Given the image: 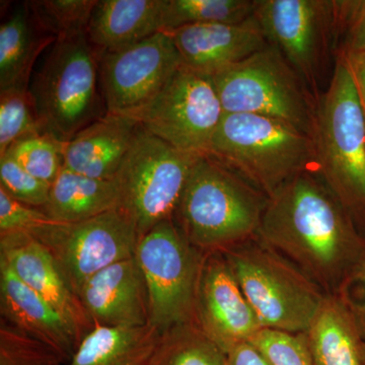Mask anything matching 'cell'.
Wrapping results in <instances>:
<instances>
[{
    "instance_id": "cell-1",
    "label": "cell",
    "mask_w": 365,
    "mask_h": 365,
    "mask_svg": "<svg viewBox=\"0 0 365 365\" xmlns=\"http://www.w3.org/2000/svg\"><path fill=\"white\" fill-rule=\"evenodd\" d=\"M258 237L326 294H337L365 254V235L317 170L269 197Z\"/></svg>"
},
{
    "instance_id": "cell-2",
    "label": "cell",
    "mask_w": 365,
    "mask_h": 365,
    "mask_svg": "<svg viewBox=\"0 0 365 365\" xmlns=\"http://www.w3.org/2000/svg\"><path fill=\"white\" fill-rule=\"evenodd\" d=\"M268 197L210 155L192 168L179 207L181 230L192 246L223 253L258 235Z\"/></svg>"
},
{
    "instance_id": "cell-3",
    "label": "cell",
    "mask_w": 365,
    "mask_h": 365,
    "mask_svg": "<svg viewBox=\"0 0 365 365\" xmlns=\"http://www.w3.org/2000/svg\"><path fill=\"white\" fill-rule=\"evenodd\" d=\"M317 170L365 235V114L341 54L316 108Z\"/></svg>"
},
{
    "instance_id": "cell-4",
    "label": "cell",
    "mask_w": 365,
    "mask_h": 365,
    "mask_svg": "<svg viewBox=\"0 0 365 365\" xmlns=\"http://www.w3.org/2000/svg\"><path fill=\"white\" fill-rule=\"evenodd\" d=\"M208 155L235 170L268 198L300 173L317 170L313 137L260 115L225 113Z\"/></svg>"
},
{
    "instance_id": "cell-5",
    "label": "cell",
    "mask_w": 365,
    "mask_h": 365,
    "mask_svg": "<svg viewBox=\"0 0 365 365\" xmlns=\"http://www.w3.org/2000/svg\"><path fill=\"white\" fill-rule=\"evenodd\" d=\"M262 329L306 333L326 292L258 235L223 252Z\"/></svg>"
},
{
    "instance_id": "cell-6",
    "label": "cell",
    "mask_w": 365,
    "mask_h": 365,
    "mask_svg": "<svg viewBox=\"0 0 365 365\" xmlns=\"http://www.w3.org/2000/svg\"><path fill=\"white\" fill-rule=\"evenodd\" d=\"M98 54L86 34L55 41L30 83L43 132L67 143L101 111Z\"/></svg>"
},
{
    "instance_id": "cell-7",
    "label": "cell",
    "mask_w": 365,
    "mask_h": 365,
    "mask_svg": "<svg viewBox=\"0 0 365 365\" xmlns=\"http://www.w3.org/2000/svg\"><path fill=\"white\" fill-rule=\"evenodd\" d=\"M211 76L225 113L273 118L313 137L317 104L306 83L274 46Z\"/></svg>"
},
{
    "instance_id": "cell-8",
    "label": "cell",
    "mask_w": 365,
    "mask_h": 365,
    "mask_svg": "<svg viewBox=\"0 0 365 365\" xmlns=\"http://www.w3.org/2000/svg\"><path fill=\"white\" fill-rule=\"evenodd\" d=\"M201 155L184 153L140 124L116 181L120 208L130 217L140 237L177 212L192 168Z\"/></svg>"
},
{
    "instance_id": "cell-9",
    "label": "cell",
    "mask_w": 365,
    "mask_h": 365,
    "mask_svg": "<svg viewBox=\"0 0 365 365\" xmlns=\"http://www.w3.org/2000/svg\"><path fill=\"white\" fill-rule=\"evenodd\" d=\"M135 258L148 299V322L158 332L195 322L197 285L204 258L172 220L139 239Z\"/></svg>"
},
{
    "instance_id": "cell-10",
    "label": "cell",
    "mask_w": 365,
    "mask_h": 365,
    "mask_svg": "<svg viewBox=\"0 0 365 365\" xmlns=\"http://www.w3.org/2000/svg\"><path fill=\"white\" fill-rule=\"evenodd\" d=\"M223 114L212 76L182 63L157 97L126 116L177 150L208 155Z\"/></svg>"
},
{
    "instance_id": "cell-11",
    "label": "cell",
    "mask_w": 365,
    "mask_h": 365,
    "mask_svg": "<svg viewBox=\"0 0 365 365\" xmlns=\"http://www.w3.org/2000/svg\"><path fill=\"white\" fill-rule=\"evenodd\" d=\"M50 250L74 294L103 269L135 256L140 235L121 208L83 222H57L32 235Z\"/></svg>"
},
{
    "instance_id": "cell-12",
    "label": "cell",
    "mask_w": 365,
    "mask_h": 365,
    "mask_svg": "<svg viewBox=\"0 0 365 365\" xmlns=\"http://www.w3.org/2000/svg\"><path fill=\"white\" fill-rule=\"evenodd\" d=\"M182 66L170 34L98 56L101 93L108 114L129 115L151 102Z\"/></svg>"
},
{
    "instance_id": "cell-13",
    "label": "cell",
    "mask_w": 365,
    "mask_h": 365,
    "mask_svg": "<svg viewBox=\"0 0 365 365\" xmlns=\"http://www.w3.org/2000/svg\"><path fill=\"white\" fill-rule=\"evenodd\" d=\"M254 16L269 44L314 88L327 35L338 26L337 1L257 0Z\"/></svg>"
},
{
    "instance_id": "cell-14",
    "label": "cell",
    "mask_w": 365,
    "mask_h": 365,
    "mask_svg": "<svg viewBox=\"0 0 365 365\" xmlns=\"http://www.w3.org/2000/svg\"><path fill=\"white\" fill-rule=\"evenodd\" d=\"M194 323L225 353L250 342L262 329L220 252L204 257L197 285Z\"/></svg>"
},
{
    "instance_id": "cell-15",
    "label": "cell",
    "mask_w": 365,
    "mask_h": 365,
    "mask_svg": "<svg viewBox=\"0 0 365 365\" xmlns=\"http://www.w3.org/2000/svg\"><path fill=\"white\" fill-rule=\"evenodd\" d=\"M76 297L95 326L150 324L148 290L135 256L103 269L86 281Z\"/></svg>"
},
{
    "instance_id": "cell-16",
    "label": "cell",
    "mask_w": 365,
    "mask_h": 365,
    "mask_svg": "<svg viewBox=\"0 0 365 365\" xmlns=\"http://www.w3.org/2000/svg\"><path fill=\"white\" fill-rule=\"evenodd\" d=\"M168 34L174 40L182 63L209 76L269 45L254 14L242 23L187 26Z\"/></svg>"
},
{
    "instance_id": "cell-17",
    "label": "cell",
    "mask_w": 365,
    "mask_h": 365,
    "mask_svg": "<svg viewBox=\"0 0 365 365\" xmlns=\"http://www.w3.org/2000/svg\"><path fill=\"white\" fill-rule=\"evenodd\" d=\"M14 274L37 292L78 332L86 312L62 274L56 259L39 240L28 234L1 235V258Z\"/></svg>"
},
{
    "instance_id": "cell-18",
    "label": "cell",
    "mask_w": 365,
    "mask_h": 365,
    "mask_svg": "<svg viewBox=\"0 0 365 365\" xmlns=\"http://www.w3.org/2000/svg\"><path fill=\"white\" fill-rule=\"evenodd\" d=\"M0 297L2 316L19 332L42 343L68 362L78 346L73 329L41 295L0 261Z\"/></svg>"
},
{
    "instance_id": "cell-19",
    "label": "cell",
    "mask_w": 365,
    "mask_h": 365,
    "mask_svg": "<svg viewBox=\"0 0 365 365\" xmlns=\"http://www.w3.org/2000/svg\"><path fill=\"white\" fill-rule=\"evenodd\" d=\"M138 126L126 115L106 113L66 143L64 169L95 179H115Z\"/></svg>"
},
{
    "instance_id": "cell-20",
    "label": "cell",
    "mask_w": 365,
    "mask_h": 365,
    "mask_svg": "<svg viewBox=\"0 0 365 365\" xmlns=\"http://www.w3.org/2000/svg\"><path fill=\"white\" fill-rule=\"evenodd\" d=\"M165 0H97L86 37L98 56L162 32Z\"/></svg>"
},
{
    "instance_id": "cell-21",
    "label": "cell",
    "mask_w": 365,
    "mask_h": 365,
    "mask_svg": "<svg viewBox=\"0 0 365 365\" xmlns=\"http://www.w3.org/2000/svg\"><path fill=\"white\" fill-rule=\"evenodd\" d=\"M55 41L38 26L28 2L14 6L0 26V93L29 90L38 57Z\"/></svg>"
},
{
    "instance_id": "cell-22",
    "label": "cell",
    "mask_w": 365,
    "mask_h": 365,
    "mask_svg": "<svg viewBox=\"0 0 365 365\" xmlns=\"http://www.w3.org/2000/svg\"><path fill=\"white\" fill-rule=\"evenodd\" d=\"M162 334L140 327L95 326L66 365H150Z\"/></svg>"
},
{
    "instance_id": "cell-23",
    "label": "cell",
    "mask_w": 365,
    "mask_h": 365,
    "mask_svg": "<svg viewBox=\"0 0 365 365\" xmlns=\"http://www.w3.org/2000/svg\"><path fill=\"white\" fill-rule=\"evenodd\" d=\"M304 335L314 365H364L365 343L337 294H326Z\"/></svg>"
},
{
    "instance_id": "cell-24",
    "label": "cell",
    "mask_w": 365,
    "mask_h": 365,
    "mask_svg": "<svg viewBox=\"0 0 365 365\" xmlns=\"http://www.w3.org/2000/svg\"><path fill=\"white\" fill-rule=\"evenodd\" d=\"M120 206L121 193L116 179H95L63 168L52 182L49 200L42 210L56 222L72 223Z\"/></svg>"
},
{
    "instance_id": "cell-25",
    "label": "cell",
    "mask_w": 365,
    "mask_h": 365,
    "mask_svg": "<svg viewBox=\"0 0 365 365\" xmlns=\"http://www.w3.org/2000/svg\"><path fill=\"white\" fill-rule=\"evenodd\" d=\"M256 0H165L162 32L204 24H237L253 16Z\"/></svg>"
},
{
    "instance_id": "cell-26",
    "label": "cell",
    "mask_w": 365,
    "mask_h": 365,
    "mask_svg": "<svg viewBox=\"0 0 365 365\" xmlns=\"http://www.w3.org/2000/svg\"><path fill=\"white\" fill-rule=\"evenodd\" d=\"M150 365H227V356L195 323H189L162 334Z\"/></svg>"
},
{
    "instance_id": "cell-27",
    "label": "cell",
    "mask_w": 365,
    "mask_h": 365,
    "mask_svg": "<svg viewBox=\"0 0 365 365\" xmlns=\"http://www.w3.org/2000/svg\"><path fill=\"white\" fill-rule=\"evenodd\" d=\"M26 2L41 30L59 40L86 34L97 0H33Z\"/></svg>"
},
{
    "instance_id": "cell-28",
    "label": "cell",
    "mask_w": 365,
    "mask_h": 365,
    "mask_svg": "<svg viewBox=\"0 0 365 365\" xmlns=\"http://www.w3.org/2000/svg\"><path fill=\"white\" fill-rule=\"evenodd\" d=\"M64 148L66 143L43 133L16 141L6 155L34 177L52 185L63 169Z\"/></svg>"
},
{
    "instance_id": "cell-29",
    "label": "cell",
    "mask_w": 365,
    "mask_h": 365,
    "mask_svg": "<svg viewBox=\"0 0 365 365\" xmlns=\"http://www.w3.org/2000/svg\"><path fill=\"white\" fill-rule=\"evenodd\" d=\"M43 133L29 90L0 93V157L16 141Z\"/></svg>"
},
{
    "instance_id": "cell-30",
    "label": "cell",
    "mask_w": 365,
    "mask_h": 365,
    "mask_svg": "<svg viewBox=\"0 0 365 365\" xmlns=\"http://www.w3.org/2000/svg\"><path fill=\"white\" fill-rule=\"evenodd\" d=\"M250 342L270 365H314L304 333L261 329Z\"/></svg>"
},
{
    "instance_id": "cell-31",
    "label": "cell",
    "mask_w": 365,
    "mask_h": 365,
    "mask_svg": "<svg viewBox=\"0 0 365 365\" xmlns=\"http://www.w3.org/2000/svg\"><path fill=\"white\" fill-rule=\"evenodd\" d=\"M0 188L21 203L43 208L49 200L51 185L34 177L13 158L4 155L0 157Z\"/></svg>"
},
{
    "instance_id": "cell-32",
    "label": "cell",
    "mask_w": 365,
    "mask_h": 365,
    "mask_svg": "<svg viewBox=\"0 0 365 365\" xmlns=\"http://www.w3.org/2000/svg\"><path fill=\"white\" fill-rule=\"evenodd\" d=\"M62 362L42 343L25 334L1 329L0 365H61Z\"/></svg>"
},
{
    "instance_id": "cell-33",
    "label": "cell",
    "mask_w": 365,
    "mask_h": 365,
    "mask_svg": "<svg viewBox=\"0 0 365 365\" xmlns=\"http://www.w3.org/2000/svg\"><path fill=\"white\" fill-rule=\"evenodd\" d=\"M56 220L49 217L42 209L21 203L0 188V234H28L55 225Z\"/></svg>"
},
{
    "instance_id": "cell-34",
    "label": "cell",
    "mask_w": 365,
    "mask_h": 365,
    "mask_svg": "<svg viewBox=\"0 0 365 365\" xmlns=\"http://www.w3.org/2000/svg\"><path fill=\"white\" fill-rule=\"evenodd\" d=\"M365 343V254L338 290Z\"/></svg>"
},
{
    "instance_id": "cell-35",
    "label": "cell",
    "mask_w": 365,
    "mask_h": 365,
    "mask_svg": "<svg viewBox=\"0 0 365 365\" xmlns=\"http://www.w3.org/2000/svg\"><path fill=\"white\" fill-rule=\"evenodd\" d=\"M338 25L347 28L345 54H365V0L337 1Z\"/></svg>"
},
{
    "instance_id": "cell-36",
    "label": "cell",
    "mask_w": 365,
    "mask_h": 365,
    "mask_svg": "<svg viewBox=\"0 0 365 365\" xmlns=\"http://www.w3.org/2000/svg\"><path fill=\"white\" fill-rule=\"evenodd\" d=\"M227 356V365H270L251 342L237 346Z\"/></svg>"
},
{
    "instance_id": "cell-37",
    "label": "cell",
    "mask_w": 365,
    "mask_h": 365,
    "mask_svg": "<svg viewBox=\"0 0 365 365\" xmlns=\"http://www.w3.org/2000/svg\"><path fill=\"white\" fill-rule=\"evenodd\" d=\"M365 114V54H345Z\"/></svg>"
},
{
    "instance_id": "cell-38",
    "label": "cell",
    "mask_w": 365,
    "mask_h": 365,
    "mask_svg": "<svg viewBox=\"0 0 365 365\" xmlns=\"http://www.w3.org/2000/svg\"><path fill=\"white\" fill-rule=\"evenodd\" d=\"M364 365H365V344H364Z\"/></svg>"
}]
</instances>
